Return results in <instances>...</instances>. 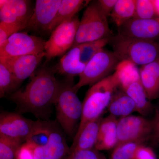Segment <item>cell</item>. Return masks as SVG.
Listing matches in <instances>:
<instances>
[{"mask_svg":"<svg viewBox=\"0 0 159 159\" xmlns=\"http://www.w3.org/2000/svg\"><path fill=\"white\" fill-rule=\"evenodd\" d=\"M60 86L54 71L42 68L34 72L24 88L16 91L9 98L22 112L31 113L37 118H44L55 104Z\"/></svg>","mask_w":159,"mask_h":159,"instance_id":"obj_1","label":"cell"},{"mask_svg":"<svg viewBox=\"0 0 159 159\" xmlns=\"http://www.w3.org/2000/svg\"><path fill=\"white\" fill-rule=\"evenodd\" d=\"M119 87L118 78L114 73L89 89L82 102V117L75 135H78L88 122L101 117Z\"/></svg>","mask_w":159,"mask_h":159,"instance_id":"obj_2","label":"cell"},{"mask_svg":"<svg viewBox=\"0 0 159 159\" xmlns=\"http://www.w3.org/2000/svg\"><path fill=\"white\" fill-rule=\"evenodd\" d=\"M110 42L119 61H128L136 65H146L159 59V43L134 39L117 34Z\"/></svg>","mask_w":159,"mask_h":159,"instance_id":"obj_3","label":"cell"},{"mask_svg":"<svg viewBox=\"0 0 159 159\" xmlns=\"http://www.w3.org/2000/svg\"><path fill=\"white\" fill-rule=\"evenodd\" d=\"M72 78L61 84L54 105L56 117L65 133L71 136L74 134L82 115V102L77 96Z\"/></svg>","mask_w":159,"mask_h":159,"instance_id":"obj_4","label":"cell"},{"mask_svg":"<svg viewBox=\"0 0 159 159\" xmlns=\"http://www.w3.org/2000/svg\"><path fill=\"white\" fill-rule=\"evenodd\" d=\"M107 18L97 1L91 2L86 8L80 21L73 47L81 44L111 37Z\"/></svg>","mask_w":159,"mask_h":159,"instance_id":"obj_5","label":"cell"},{"mask_svg":"<svg viewBox=\"0 0 159 159\" xmlns=\"http://www.w3.org/2000/svg\"><path fill=\"white\" fill-rule=\"evenodd\" d=\"M118 78L119 87L133 100L137 112L144 116L150 113L152 106L142 85L137 66L127 64L122 66L118 72Z\"/></svg>","mask_w":159,"mask_h":159,"instance_id":"obj_6","label":"cell"},{"mask_svg":"<svg viewBox=\"0 0 159 159\" xmlns=\"http://www.w3.org/2000/svg\"><path fill=\"white\" fill-rule=\"evenodd\" d=\"M113 52L102 49L87 64L79 75L78 82L74 84L76 92L83 87L93 85L109 76L119 63Z\"/></svg>","mask_w":159,"mask_h":159,"instance_id":"obj_7","label":"cell"},{"mask_svg":"<svg viewBox=\"0 0 159 159\" xmlns=\"http://www.w3.org/2000/svg\"><path fill=\"white\" fill-rule=\"evenodd\" d=\"M80 20L76 15L65 21L51 32L44 47L46 61L61 56L73 48L76 39Z\"/></svg>","mask_w":159,"mask_h":159,"instance_id":"obj_8","label":"cell"},{"mask_svg":"<svg viewBox=\"0 0 159 159\" xmlns=\"http://www.w3.org/2000/svg\"><path fill=\"white\" fill-rule=\"evenodd\" d=\"M45 43L41 38L18 32L0 46V59L40 54L44 51Z\"/></svg>","mask_w":159,"mask_h":159,"instance_id":"obj_9","label":"cell"},{"mask_svg":"<svg viewBox=\"0 0 159 159\" xmlns=\"http://www.w3.org/2000/svg\"><path fill=\"white\" fill-rule=\"evenodd\" d=\"M152 132V121L141 116L122 117L118 120V144L128 142L143 143L150 139Z\"/></svg>","mask_w":159,"mask_h":159,"instance_id":"obj_10","label":"cell"},{"mask_svg":"<svg viewBox=\"0 0 159 159\" xmlns=\"http://www.w3.org/2000/svg\"><path fill=\"white\" fill-rule=\"evenodd\" d=\"M35 122L16 113L2 112L0 115V135L22 144L30 136Z\"/></svg>","mask_w":159,"mask_h":159,"instance_id":"obj_11","label":"cell"},{"mask_svg":"<svg viewBox=\"0 0 159 159\" xmlns=\"http://www.w3.org/2000/svg\"><path fill=\"white\" fill-rule=\"evenodd\" d=\"M61 2L62 0H36L27 29L48 32Z\"/></svg>","mask_w":159,"mask_h":159,"instance_id":"obj_12","label":"cell"},{"mask_svg":"<svg viewBox=\"0 0 159 159\" xmlns=\"http://www.w3.org/2000/svg\"><path fill=\"white\" fill-rule=\"evenodd\" d=\"M123 37L154 41L159 37L158 17L151 19L132 18L119 28V34Z\"/></svg>","mask_w":159,"mask_h":159,"instance_id":"obj_13","label":"cell"},{"mask_svg":"<svg viewBox=\"0 0 159 159\" xmlns=\"http://www.w3.org/2000/svg\"><path fill=\"white\" fill-rule=\"evenodd\" d=\"M45 56V51L39 54H28L0 59L6 64L10 70L17 88L26 79L30 77L36 71V69L43 58Z\"/></svg>","mask_w":159,"mask_h":159,"instance_id":"obj_14","label":"cell"},{"mask_svg":"<svg viewBox=\"0 0 159 159\" xmlns=\"http://www.w3.org/2000/svg\"><path fill=\"white\" fill-rule=\"evenodd\" d=\"M70 149L62 130L54 123L47 144L34 148V159H65Z\"/></svg>","mask_w":159,"mask_h":159,"instance_id":"obj_15","label":"cell"},{"mask_svg":"<svg viewBox=\"0 0 159 159\" xmlns=\"http://www.w3.org/2000/svg\"><path fill=\"white\" fill-rule=\"evenodd\" d=\"M33 10L30 1L1 0L0 20L5 23L28 24Z\"/></svg>","mask_w":159,"mask_h":159,"instance_id":"obj_16","label":"cell"},{"mask_svg":"<svg viewBox=\"0 0 159 159\" xmlns=\"http://www.w3.org/2000/svg\"><path fill=\"white\" fill-rule=\"evenodd\" d=\"M102 120L101 117L88 122L80 133L75 136L73 144L70 147V153L77 151L95 148L98 140L99 125Z\"/></svg>","mask_w":159,"mask_h":159,"instance_id":"obj_17","label":"cell"},{"mask_svg":"<svg viewBox=\"0 0 159 159\" xmlns=\"http://www.w3.org/2000/svg\"><path fill=\"white\" fill-rule=\"evenodd\" d=\"M82 47V44L73 47L62 56L56 69L58 73L73 78L82 73L86 65L80 59Z\"/></svg>","mask_w":159,"mask_h":159,"instance_id":"obj_18","label":"cell"},{"mask_svg":"<svg viewBox=\"0 0 159 159\" xmlns=\"http://www.w3.org/2000/svg\"><path fill=\"white\" fill-rule=\"evenodd\" d=\"M117 118L110 115L102 119L99 125L98 140L95 148L99 151L115 148L118 144Z\"/></svg>","mask_w":159,"mask_h":159,"instance_id":"obj_19","label":"cell"},{"mask_svg":"<svg viewBox=\"0 0 159 159\" xmlns=\"http://www.w3.org/2000/svg\"><path fill=\"white\" fill-rule=\"evenodd\" d=\"M141 82L149 100L159 97V59L139 70Z\"/></svg>","mask_w":159,"mask_h":159,"instance_id":"obj_20","label":"cell"},{"mask_svg":"<svg viewBox=\"0 0 159 159\" xmlns=\"http://www.w3.org/2000/svg\"><path fill=\"white\" fill-rule=\"evenodd\" d=\"M107 108L110 115L116 118L127 116L137 111L133 100L122 90L113 94Z\"/></svg>","mask_w":159,"mask_h":159,"instance_id":"obj_21","label":"cell"},{"mask_svg":"<svg viewBox=\"0 0 159 159\" xmlns=\"http://www.w3.org/2000/svg\"><path fill=\"white\" fill-rule=\"evenodd\" d=\"M86 2L87 1L83 0H62L55 19L49 28L48 32L51 33L65 21L77 15V13L85 6Z\"/></svg>","mask_w":159,"mask_h":159,"instance_id":"obj_22","label":"cell"},{"mask_svg":"<svg viewBox=\"0 0 159 159\" xmlns=\"http://www.w3.org/2000/svg\"><path fill=\"white\" fill-rule=\"evenodd\" d=\"M136 0H117L110 16L118 28L134 18Z\"/></svg>","mask_w":159,"mask_h":159,"instance_id":"obj_23","label":"cell"},{"mask_svg":"<svg viewBox=\"0 0 159 159\" xmlns=\"http://www.w3.org/2000/svg\"><path fill=\"white\" fill-rule=\"evenodd\" d=\"M53 122L38 120L35 123L26 142L38 146H43L48 142Z\"/></svg>","mask_w":159,"mask_h":159,"instance_id":"obj_24","label":"cell"},{"mask_svg":"<svg viewBox=\"0 0 159 159\" xmlns=\"http://www.w3.org/2000/svg\"><path fill=\"white\" fill-rule=\"evenodd\" d=\"M17 89L11 71L6 63L0 61V97L10 95Z\"/></svg>","mask_w":159,"mask_h":159,"instance_id":"obj_25","label":"cell"},{"mask_svg":"<svg viewBox=\"0 0 159 159\" xmlns=\"http://www.w3.org/2000/svg\"><path fill=\"white\" fill-rule=\"evenodd\" d=\"M112 37L106 38L95 41L82 44L80 59L86 65L100 50L109 43L110 42Z\"/></svg>","mask_w":159,"mask_h":159,"instance_id":"obj_26","label":"cell"},{"mask_svg":"<svg viewBox=\"0 0 159 159\" xmlns=\"http://www.w3.org/2000/svg\"><path fill=\"white\" fill-rule=\"evenodd\" d=\"M143 143L128 142L118 145L114 148L110 159H134L137 149Z\"/></svg>","mask_w":159,"mask_h":159,"instance_id":"obj_27","label":"cell"},{"mask_svg":"<svg viewBox=\"0 0 159 159\" xmlns=\"http://www.w3.org/2000/svg\"><path fill=\"white\" fill-rule=\"evenodd\" d=\"M156 16L152 0H136L134 18L151 19L157 18Z\"/></svg>","mask_w":159,"mask_h":159,"instance_id":"obj_28","label":"cell"},{"mask_svg":"<svg viewBox=\"0 0 159 159\" xmlns=\"http://www.w3.org/2000/svg\"><path fill=\"white\" fill-rule=\"evenodd\" d=\"M22 144L0 135V159H16V154Z\"/></svg>","mask_w":159,"mask_h":159,"instance_id":"obj_29","label":"cell"},{"mask_svg":"<svg viewBox=\"0 0 159 159\" xmlns=\"http://www.w3.org/2000/svg\"><path fill=\"white\" fill-rule=\"evenodd\" d=\"M27 28V24L0 22V46L2 45L11 35Z\"/></svg>","mask_w":159,"mask_h":159,"instance_id":"obj_30","label":"cell"},{"mask_svg":"<svg viewBox=\"0 0 159 159\" xmlns=\"http://www.w3.org/2000/svg\"><path fill=\"white\" fill-rule=\"evenodd\" d=\"M65 159H107L100 151L95 148L88 150L73 152L69 153Z\"/></svg>","mask_w":159,"mask_h":159,"instance_id":"obj_31","label":"cell"},{"mask_svg":"<svg viewBox=\"0 0 159 159\" xmlns=\"http://www.w3.org/2000/svg\"><path fill=\"white\" fill-rule=\"evenodd\" d=\"M35 145L25 142L20 146L16 154V159H34V149Z\"/></svg>","mask_w":159,"mask_h":159,"instance_id":"obj_32","label":"cell"},{"mask_svg":"<svg viewBox=\"0 0 159 159\" xmlns=\"http://www.w3.org/2000/svg\"><path fill=\"white\" fill-rule=\"evenodd\" d=\"M152 122V132L150 140L151 144L155 147H159V108L156 111L155 116Z\"/></svg>","mask_w":159,"mask_h":159,"instance_id":"obj_33","label":"cell"},{"mask_svg":"<svg viewBox=\"0 0 159 159\" xmlns=\"http://www.w3.org/2000/svg\"><path fill=\"white\" fill-rule=\"evenodd\" d=\"M134 159H157V158L152 148L142 145L137 149Z\"/></svg>","mask_w":159,"mask_h":159,"instance_id":"obj_34","label":"cell"},{"mask_svg":"<svg viewBox=\"0 0 159 159\" xmlns=\"http://www.w3.org/2000/svg\"><path fill=\"white\" fill-rule=\"evenodd\" d=\"M117 0H99L97 1L100 9L104 15L108 18L110 16Z\"/></svg>","mask_w":159,"mask_h":159,"instance_id":"obj_35","label":"cell"},{"mask_svg":"<svg viewBox=\"0 0 159 159\" xmlns=\"http://www.w3.org/2000/svg\"><path fill=\"white\" fill-rule=\"evenodd\" d=\"M157 16L159 17V0H152Z\"/></svg>","mask_w":159,"mask_h":159,"instance_id":"obj_36","label":"cell"},{"mask_svg":"<svg viewBox=\"0 0 159 159\" xmlns=\"http://www.w3.org/2000/svg\"><path fill=\"white\" fill-rule=\"evenodd\" d=\"M158 18H159V17H158Z\"/></svg>","mask_w":159,"mask_h":159,"instance_id":"obj_37","label":"cell"}]
</instances>
